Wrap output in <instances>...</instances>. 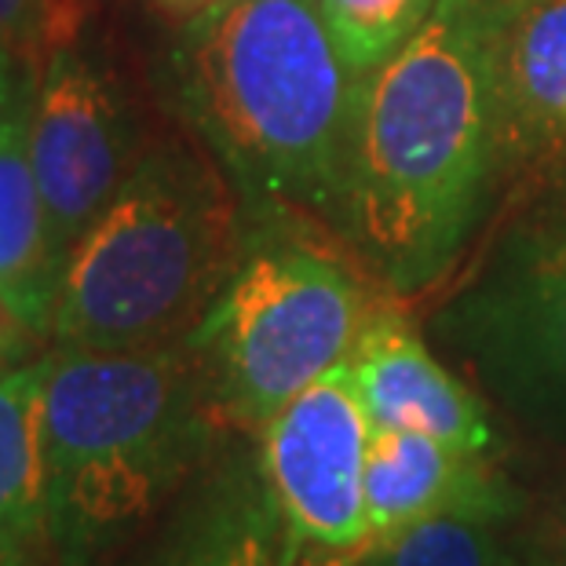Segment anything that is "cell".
I'll return each instance as SVG.
<instances>
[{"label": "cell", "instance_id": "obj_1", "mask_svg": "<svg viewBox=\"0 0 566 566\" xmlns=\"http://www.w3.org/2000/svg\"><path fill=\"white\" fill-rule=\"evenodd\" d=\"M501 187L493 0H439L358 77L333 234L395 300L439 289Z\"/></svg>", "mask_w": 566, "mask_h": 566}, {"label": "cell", "instance_id": "obj_2", "mask_svg": "<svg viewBox=\"0 0 566 566\" xmlns=\"http://www.w3.org/2000/svg\"><path fill=\"white\" fill-rule=\"evenodd\" d=\"M355 88L318 0H220L165 55L168 103L245 209H289L329 231Z\"/></svg>", "mask_w": 566, "mask_h": 566}, {"label": "cell", "instance_id": "obj_3", "mask_svg": "<svg viewBox=\"0 0 566 566\" xmlns=\"http://www.w3.org/2000/svg\"><path fill=\"white\" fill-rule=\"evenodd\" d=\"M227 431L190 344L48 352L41 402L44 552L106 566L212 461Z\"/></svg>", "mask_w": 566, "mask_h": 566}, {"label": "cell", "instance_id": "obj_4", "mask_svg": "<svg viewBox=\"0 0 566 566\" xmlns=\"http://www.w3.org/2000/svg\"><path fill=\"white\" fill-rule=\"evenodd\" d=\"M245 201L195 136L150 143L70 249L52 347L143 352L184 344L231 274Z\"/></svg>", "mask_w": 566, "mask_h": 566}, {"label": "cell", "instance_id": "obj_5", "mask_svg": "<svg viewBox=\"0 0 566 566\" xmlns=\"http://www.w3.org/2000/svg\"><path fill=\"white\" fill-rule=\"evenodd\" d=\"M380 296L325 223L245 209L234 268L187 336L220 424L260 436L285 402L352 358Z\"/></svg>", "mask_w": 566, "mask_h": 566}, {"label": "cell", "instance_id": "obj_6", "mask_svg": "<svg viewBox=\"0 0 566 566\" xmlns=\"http://www.w3.org/2000/svg\"><path fill=\"white\" fill-rule=\"evenodd\" d=\"M428 336L534 436L566 446V161L523 179Z\"/></svg>", "mask_w": 566, "mask_h": 566}, {"label": "cell", "instance_id": "obj_7", "mask_svg": "<svg viewBox=\"0 0 566 566\" xmlns=\"http://www.w3.org/2000/svg\"><path fill=\"white\" fill-rule=\"evenodd\" d=\"M147 147L122 77L95 44L81 38L38 70L30 161L59 260L66 263Z\"/></svg>", "mask_w": 566, "mask_h": 566}, {"label": "cell", "instance_id": "obj_8", "mask_svg": "<svg viewBox=\"0 0 566 566\" xmlns=\"http://www.w3.org/2000/svg\"><path fill=\"white\" fill-rule=\"evenodd\" d=\"M369 442L373 420L347 363L318 377L260 428L263 479L304 545H369Z\"/></svg>", "mask_w": 566, "mask_h": 566}, {"label": "cell", "instance_id": "obj_9", "mask_svg": "<svg viewBox=\"0 0 566 566\" xmlns=\"http://www.w3.org/2000/svg\"><path fill=\"white\" fill-rule=\"evenodd\" d=\"M347 369L369 409L373 428L420 431L457 450L486 457L501 450L486 399L431 352L395 296H380V304L373 307Z\"/></svg>", "mask_w": 566, "mask_h": 566}, {"label": "cell", "instance_id": "obj_10", "mask_svg": "<svg viewBox=\"0 0 566 566\" xmlns=\"http://www.w3.org/2000/svg\"><path fill=\"white\" fill-rule=\"evenodd\" d=\"M523 509V493L497 472L493 457L457 450L420 431L373 428L366 461V548H380L409 526L450 515L509 526Z\"/></svg>", "mask_w": 566, "mask_h": 566}, {"label": "cell", "instance_id": "obj_11", "mask_svg": "<svg viewBox=\"0 0 566 566\" xmlns=\"http://www.w3.org/2000/svg\"><path fill=\"white\" fill-rule=\"evenodd\" d=\"M293 534L263 479L256 446L212 453L136 566H296Z\"/></svg>", "mask_w": 566, "mask_h": 566}, {"label": "cell", "instance_id": "obj_12", "mask_svg": "<svg viewBox=\"0 0 566 566\" xmlns=\"http://www.w3.org/2000/svg\"><path fill=\"white\" fill-rule=\"evenodd\" d=\"M501 184L566 161V0H493Z\"/></svg>", "mask_w": 566, "mask_h": 566}, {"label": "cell", "instance_id": "obj_13", "mask_svg": "<svg viewBox=\"0 0 566 566\" xmlns=\"http://www.w3.org/2000/svg\"><path fill=\"white\" fill-rule=\"evenodd\" d=\"M38 74L22 81L0 128V293L52 336L63 260L48 238L44 201L30 161V111Z\"/></svg>", "mask_w": 566, "mask_h": 566}, {"label": "cell", "instance_id": "obj_14", "mask_svg": "<svg viewBox=\"0 0 566 566\" xmlns=\"http://www.w3.org/2000/svg\"><path fill=\"white\" fill-rule=\"evenodd\" d=\"M44 377L48 355L0 373V566H38L44 548Z\"/></svg>", "mask_w": 566, "mask_h": 566}, {"label": "cell", "instance_id": "obj_15", "mask_svg": "<svg viewBox=\"0 0 566 566\" xmlns=\"http://www.w3.org/2000/svg\"><path fill=\"white\" fill-rule=\"evenodd\" d=\"M439 0H318L322 22L355 77L399 52L424 27Z\"/></svg>", "mask_w": 566, "mask_h": 566}, {"label": "cell", "instance_id": "obj_16", "mask_svg": "<svg viewBox=\"0 0 566 566\" xmlns=\"http://www.w3.org/2000/svg\"><path fill=\"white\" fill-rule=\"evenodd\" d=\"M380 566H534L497 523L431 520L380 545Z\"/></svg>", "mask_w": 566, "mask_h": 566}, {"label": "cell", "instance_id": "obj_17", "mask_svg": "<svg viewBox=\"0 0 566 566\" xmlns=\"http://www.w3.org/2000/svg\"><path fill=\"white\" fill-rule=\"evenodd\" d=\"M95 0H0V55L38 70L84 38Z\"/></svg>", "mask_w": 566, "mask_h": 566}, {"label": "cell", "instance_id": "obj_18", "mask_svg": "<svg viewBox=\"0 0 566 566\" xmlns=\"http://www.w3.org/2000/svg\"><path fill=\"white\" fill-rule=\"evenodd\" d=\"M44 344H52V336L38 329V325L0 293V373L38 363V358H44L41 355Z\"/></svg>", "mask_w": 566, "mask_h": 566}, {"label": "cell", "instance_id": "obj_19", "mask_svg": "<svg viewBox=\"0 0 566 566\" xmlns=\"http://www.w3.org/2000/svg\"><path fill=\"white\" fill-rule=\"evenodd\" d=\"M530 559H556L566 556V483L556 490V497L548 501L545 515L537 523L534 548L526 552Z\"/></svg>", "mask_w": 566, "mask_h": 566}, {"label": "cell", "instance_id": "obj_20", "mask_svg": "<svg viewBox=\"0 0 566 566\" xmlns=\"http://www.w3.org/2000/svg\"><path fill=\"white\" fill-rule=\"evenodd\" d=\"M296 566H380L377 548H322L304 545Z\"/></svg>", "mask_w": 566, "mask_h": 566}, {"label": "cell", "instance_id": "obj_21", "mask_svg": "<svg viewBox=\"0 0 566 566\" xmlns=\"http://www.w3.org/2000/svg\"><path fill=\"white\" fill-rule=\"evenodd\" d=\"M30 74H33V70H27L22 63H15V59L0 55V128H4L11 103H15V95H19V88H22V81H27Z\"/></svg>", "mask_w": 566, "mask_h": 566}, {"label": "cell", "instance_id": "obj_22", "mask_svg": "<svg viewBox=\"0 0 566 566\" xmlns=\"http://www.w3.org/2000/svg\"><path fill=\"white\" fill-rule=\"evenodd\" d=\"M168 19H176V22H190V19H198L201 11H209L212 4H220V0H154Z\"/></svg>", "mask_w": 566, "mask_h": 566}, {"label": "cell", "instance_id": "obj_23", "mask_svg": "<svg viewBox=\"0 0 566 566\" xmlns=\"http://www.w3.org/2000/svg\"><path fill=\"white\" fill-rule=\"evenodd\" d=\"M534 566H566V556H556V559H530Z\"/></svg>", "mask_w": 566, "mask_h": 566}]
</instances>
